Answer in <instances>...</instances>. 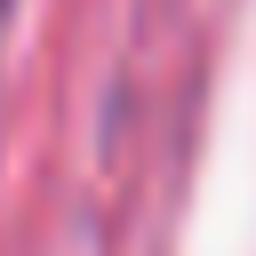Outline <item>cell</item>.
Instances as JSON below:
<instances>
[{
    "label": "cell",
    "mask_w": 256,
    "mask_h": 256,
    "mask_svg": "<svg viewBox=\"0 0 256 256\" xmlns=\"http://www.w3.org/2000/svg\"><path fill=\"white\" fill-rule=\"evenodd\" d=\"M0 16H8V0H0Z\"/></svg>",
    "instance_id": "1"
}]
</instances>
